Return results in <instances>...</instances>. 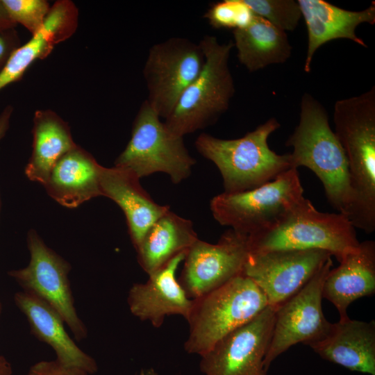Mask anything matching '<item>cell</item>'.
Returning a JSON list of instances; mask_svg holds the SVG:
<instances>
[{
  "label": "cell",
  "mask_w": 375,
  "mask_h": 375,
  "mask_svg": "<svg viewBox=\"0 0 375 375\" xmlns=\"http://www.w3.org/2000/svg\"><path fill=\"white\" fill-rule=\"evenodd\" d=\"M335 133L347 157L351 201L347 217L366 233L375 231V87L334 105Z\"/></svg>",
  "instance_id": "6da1fadb"
},
{
  "label": "cell",
  "mask_w": 375,
  "mask_h": 375,
  "mask_svg": "<svg viewBox=\"0 0 375 375\" xmlns=\"http://www.w3.org/2000/svg\"><path fill=\"white\" fill-rule=\"evenodd\" d=\"M285 144L292 148L293 168L306 167L313 172L328 203L347 216L351 201L347 159L325 108L309 93L301 97L299 123Z\"/></svg>",
  "instance_id": "7a4b0ae2"
},
{
  "label": "cell",
  "mask_w": 375,
  "mask_h": 375,
  "mask_svg": "<svg viewBox=\"0 0 375 375\" xmlns=\"http://www.w3.org/2000/svg\"><path fill=\"white\" fill-rule=\"evenodd\" d=\"M280 126L272 117L238 139H220L203 133L197 138L195 147L219 169L224 192H241L270 182L293 168L290 153L278 154L268 144L269 137Z\"/></svg>",
  "instance_id": "3957f363"
},
{
  "label": "cell",
  "mask_w": 375,
  "mask_h": 375,
  "mask_svg": "<svg viewBox=\"0 0 375 375\" xmlns=\"http://www.w3.org/2000/svg\"><path fill=\"white\" fill-rule=\"evenodd\" d=\"M359 244L355 227L346 215L319 212L304 197L274 225L248 235L249 253L322 249L338 262Z\"/></svg>",
  "instance_id": "277c9868"
},
{
  "label": "cell",
  "mask_w": 375,
  "mask_h": 375,
  "mask_svg": "<svg viewBox=\"0 0 375 375\" xmlns=\"http://www.w3.org/2000/svg\"><path fill=\"white\" fill-rule=\"evenodd\" d=\"M199 43L205 57L202 69L164 122L182 138L214 124L228 109L235 92L229 67L233 42L222 44L215 35H205Z\"/></svg>",
  "instance_id": "5b68a950"
},
{
  "label": "cell",
  "mask_w": 375,
  "mask_h": 375,
  "mask_svg": "<svg viewBox=\"0 0 375 375\" xmlns=\"http://www.w3.org/2000/svg\"><path fill=\"white\" fill-rule=\"evenodd\" d=\"M257 285L242 273L193 299L184 349L200 356L224 336L247 323L268 306Z\"/></svg>",
  "instance_id": "8992f818"
},
{
  "label": "cell",
  "mask_w": 375,
  "mask_h": 375,
  "mask_svg": "<svg viewBox=\"0 0 375 375\" xmlns=\"http://www.w3.org/2000/svg\"><path fill=\"white\" fill-rule=\"evenodd\" d=\"M302 197L303 189L297 169L292 168L258 188L214 197L210 208L222 226L252 235L274 225Z\"/></svg>",
  "instance_id": "52a82bcc"
},
{
  "label": "cell",
  "mask_w": 375,
  "mask_h": 375,
  "mask_svg": "<svg viewBox=\"0 0 375 375\" xmlns=\"http://www.w3.org/2000/svg\"><path fill=\"white\" fill-rule=\"evenodd\" d=\"M160 119L144 100L134 119L131 139L115 166L128 169L140 178L162 172L178 184L189 177L196 161L183 138L170 132Z\"/></svg>",
  "instance_id": "ba28073f"
},
{
  "label": "cell",
  "mask_w": 375,
  "mask_h": 375,
  "mask_svg": "<svg viewBox=\"0 0 375 375\" xmlns=\"http://www.w3.org/2000/svg\"><path fill=\"white\" fill-rule=\"evenodd\" d=\"M204 61L199 43L186 38L172 37L149 49L143 68L146 101L160 118L169 115L184 90L199 74Z\"/></svg>",
  "instance_id": "9c48e42d"
},
{
  "label": "cell",
  "mask_w": 375,
  "mask_h": 375,
  "mask_svg": "<svg viewBox=\"0 0 375 375\" xmlns=\"http://www.w3.org/2000/svg\"><path fill=\"white\" fill-rule=\"evenodd\" d=\"M27 244L28 265L9 271L8 275L23 290L33 292L55 309L77 341L85 339L88 330L77 314L68 278L69 263L49 248L33 230L28 233Z\"/></svg>",
  "instance_id": "30bf717a"
},
{
  "label": "cell",
  "mask_w": 375,
  "mask_h": 375,
  "mask_svg": "<svg viewBox=\"0 0 375 375\" xmlns=\"http://www.w3.org/2000/svg\"><path fill=\"white\" fill-rule=\"evenodd\" d=\"M329 258L312 279L276 310L271 342L265 358L268 369L282 353L298 343L310 345L322 340L331 327L322 306L324 281L331 269Z\"/></svg>",
  "instance_id": "8fae6325"
},
{
  "label": "cell",
  "mask_w": 375,
  "mask_h": 375,
  "mask_svg": "<svg viewBox=\"0 0 375 375\" xmlns=\"http://www.w3.org/2000/svg\"><path fill=\"white\" fill-rule=\"evenodd\" d=\"M332 255L322 249L275 250L249 253L242 274L278 308L299 292Z\"/></svg>",
  "instance_id": "7c38bea8"
},
{
  "label": "cell",
  "mask_w": 375,
  "mask_h": 375,
  "mask_svg": "<svg viewBox=\"0 0 375 375\" xmlns=\"http://www.w3.org/2000/svg\"><path fill=\"white\" fill-rule=\"evenodd\" d=\"M276 308L268 306L247 323L218 340L201 356L205 375H267L264 360L275 322Z\"/></svg>",
  "instance_id": "4fadbf2b"
},
{
  "label": "cell",
  "mask_w": 375,
  "mask_h": 375,
  "mask_svg": "<svg viewBox=\"0 0 375 375\" xmlns=\"http://www.w3.org/2000/svg\"><path fill=\"white\" fill-rule=\"evenodd\" d=\"M249 253L248 235L231 228L216 244L198 239L185 255L178 282L190 299L198 298L242 274Z\"/></svg>",
  "instance_id": "5bb4252c"
},
{
  "label": "cell",
  "mask_w": 375,
  "mask_h": 375,
  "mask_svg": "<svg viewBox=\"0 0 375 375\" xmlns=\"http://www.w3.org/2000/svg\"><path fill=\"white\" fill-rule=\"evenodd\" d=\"M187 252L179 253L149 274L145 283L132 285L127 303L135 317L149 321L155 328H160L167 316L178 315L188 319L193 299L176 278V270Z\"/></svg>",
  "instance_id": "9a60e30c"
},
{
  "label": "cell",
  "mask_w": 375,
  "mask_h": 375,
  "mask_svg": "<svg viewBox=\"0 0 375 375\" xmlns=\"http://www.w3.org/2000/svg\"><path fill=\"white\" fill-rule=\"evenodd\" d=\"M132 171L114 166H101L99 183L102 196L115 202L123 210L135 249L149 227L170 210L153 200Z\"/></svg>",
  "instance_id": "2e32d148"
},
{
  "label": "cell",
  "mask_w": 375,
  "mask_h": 375,
  "mask_svg": "<svg viewBox=\"0 0 375 375\" xmlns=\"http://www.w3.org/2000/svg\"><path fill=\"white\" fill-rule=\"evenodd\" d=\"M308 31V49L303 69L310 72L315 51L333 40L347 39L367 48L356 34L362 23L375 24V1L360 11L347 10L324 0H297Z\"/></svg>",
  "instance_id": "e0dca14e"
},
{
  "label": "cell",
  "mask_w": 375,
  "mask_h": 375,
  "mask_svg": "<svg viewBox=\"0 0 375 375\" xmlns=\"http://www.w3.org/2000/svg\"><path fill=\"white\" fill-rule=\"evenodd\" d=\"M78 22V10L70 0L56 1L41 28L10 56L0 72V90L19 81L37 60L49 56L54 47L72 37Z\"/></svg>",
  "instance_id": "ac0fdd59"
},
{
  "label": "cell",
  "mask_w": 375,
  "mask_h": 375,
  "mask_svg": "<svg viewBox=\"0 0 375 375\" xmlns=\"http://www.w3.org/2000/svg\"><path fill=\"white\" fill-rule=\"evenodd\" d=\"M14 301L26 317L31 333L54 350L56 360L62 365L81 368L89 374L97 372L95 360L69 337L61 316L46 301L26 290L16 292Z\"/></svg>",
  "instance_id": "d6986e66"
},
{
  "label": "cell",
  "mask_w": 375,
  "mask_h": 375,
  "mask_svg": "<svg viewBox=\"0 0 375 375\" xmlns=\"http://www.w3.org/2000/svg\"><path fill=\"white\" fill-rule=\"evenodd\" d=\"M322 358L351 371L375 375V322L349 317L332 324L328 334L309 345Z\"/></svg>",
  "instance_id": "ffe728a7"
},
{
  "label": "cell",
  "mask_w": 375,
  "mask_h": 375,
  "mask_svg": "<svg viewBox=\"0 0 375 375\" xmlns=\"http://www.w3.org/2000/svg\"><path fill=\"white\" fill-rule=\"evenodd\" d=\"M339 263L324 281L322 297L335 306L342 320L349 318L347 310L352 302L375 292V242H360Z\"/></svg>",
  "instance_id": "44dd1931"
},
{
  "label": "cell",
  "mask_w": 375,
  "mask_h": 375,
  "mask_svg": "<svg viewBox=\"0 0 375 375\" xmlns=\"http://www.w3.org/2000/svg\"><path fill=\"white\" fill-rule=\"evenodd\" d=\"M101 166L90 153L77 145L57 162L44 187L59 204L76 208L86 201L102 196Z\"/></svg>",
  "instance_id": "7402d4cb"
},
{
  "label": "cell",
  "mask_w": 375,
  "mask_h": 375,
  "mask_svg": "<svg viewBox=\"0 0 375 375\" xmlns=\"http://www.w3.org/2000/svg\"><path fill=\"white\" fill-rule=\"evenodd\" d=\"M198 239L192 221L169 210L149 227L135 248L138 261L149 275L188 251Z\"/></svg>",
  "instance_id": "603a6c76"
},
{
  "label": "cell",
  "mask_w": 375,
  "mask_h": 375,
  "mask_svg": "<svg viewBox=\"0 0 375 375\" xmlns=\"http://www.w3.org/2000/svg\"><path fill=\"white\" fill-rule=\"evenodd\" d=\"M32 133L33 151L25 174L44 186L54 165L77 144L68 124L50 109L35 112Z\"/></svg>",
  "instance_id": "cb8c5ba5"
},
{
  "label": "cell",
  "mask_w": 375,
  "mask_h": 375,
  "mask_svg": "<svg viewBox=\"0 0 375 375\" xmlns=\"http://www.w3.org/2000/svg\"><path fill=\"white\" fill-rule=\"evenodd\" d=\"M233 35L238 61L250 72L284 63L291 56L286 32L256 15L248 26L233 30Z\"/></svg>",
  "instance_id": "d4e9b609"
},
{
  "label": "cell",
  "mask_w": 375,
  "mask_h": 375,
  "mask_svg": "<svg viewBox=\"0 0 375 375\" xmlns=\"http://www.w3.org/2000/svg\"><path fill=\"white\" fill-rule=\"evenodd\" d=\"M254 15L286 32L293 31L302 17L297 1L244 0Z\"/></svg>",
  "instance_id": "484cf974"
},
{
  "label": "cell",
  "mask_w": 375,
  "mask_h": 375,
  "mask_svg": "<svg viewBox=\"0 0 375 375\" xmlns=\"http://www.w3.org/2000/svg\"><path fill=\"white\" fill-rule=\"evenodd\" d=\"M254 16L244 0H224L212 3L203 17L214 28L235 30L248 26Z\"/></svg>",
  "instance_id": "4316f807"
},
{
  "label": "cell",
  "mask_w": 375,
  "mask_h": 375,
  "mask_svg": "<svg viewBox=\"0 0 375 375\" xmlns=\"http://www.w3.org/2000/svg\"><path fill=\"white\" fill-rule=\"evenodd\" d=\"M11 19L33 35L42 26L51 6L45 0H2Z\"/></svg>",
  "instance_id": "83f0119b"
},
{
  "label": "cell",
  "mask_w": 375,
  "mask_h": 375,
  "mask_svg": "<svg viewBox=\"0 0 375 375\" xmlns=\"http://www.w3.org/2000/svg\"><path fill=\"white\" fill-rule=\"evenodd\" d=\"M26 375H90L85 370L62 365L57 360H41L31 367Z\"/></svg>",
  "instance_id": "f1b7e54d"
},
{
  "label": "cell",
  "mask_w": 375,
  "mask_h": 375,
  "mask_svg": "<svg viewBox=\"0 0 375 375\" xmlns=\"http://www.w3.org/2000/svg\"><path fill=\"white\" fill-rule=\"evenodd\" d=\"M21 45V39L15 28L0 33V72L12 53Z\"/></svg>",
  "instance_id": "f546056e"
},
{
  "label": "cell",
  "mask_w": 375,
  "mask_h": 375,
  "mask_svg": "<svg viewBox=\"0 0 375 375\" xmlns=\"http://www.w3.org/2000/svg\"><path fill=\"white\" fill-rule=\"evenodd\" d=\"M13 110L14 108L11 105H8L0 113V140L5 136L9 128Z\"/></svg>",
  "instance_id": "4dcf8cb0"
},
{
  "label": "cell",
  "mask_w": 375,
  "mask_h": 375,
  "mask_svg": "<svg viewBox=\"0 0 375 375\" xmlns=\"http://www.w3.org/2000/svg\"><path fill=\"white\" fill-rule=\"evenodd\" d=\"M17 24L10 17L2 0H0V33L14 29Z\"/></svg>",
  "instance_id": "1f68e13d"
},
{
  "label": "cell",
  "mask_w": 375,
  "mask_h": 375,
  "mask_svg": "<svg viewBox=\"0 0 375 375\" xmlns=\"http://www.w3.org/2000/svg\"><path fill=\"white\" fill-rule=\"evenodd\" d=\"M12 369L10 363L3 356L0 355V375H12Z\"/></svg>",
  "instance_id": "d6a6232c"
},
{
  "label": "cell",
  "mask_w": 375,
  "mask_h": 375,
  "mask_svg": "<svg viewBox=\"0 0 375 375\" xmlns=\"http://www.w3.org/2000/svg\"><path fill=\"white\" fill-rule=\"evenodd\" d=\"M138 375H157L156 372L152 369H147V370H144V369H142L139 374Z\"/></svg>",
  "instance_id": "836d02e7"
},
{
  "label": "cell",
  "mask_w": 375,
  "mask_h": 375,
  "mask_svg": "<svg viewBox=\"0 0 375 375\" xmlns=\"http://www.w3.org/2000/svg\"><path fill=\"white\" fill-rule=\"evenodd\" d=\"M1 311H2V306H1V301H0V315L1 314Z\"/></svg>",
  "instance_id": "e575fe53"
}]
</instances>
